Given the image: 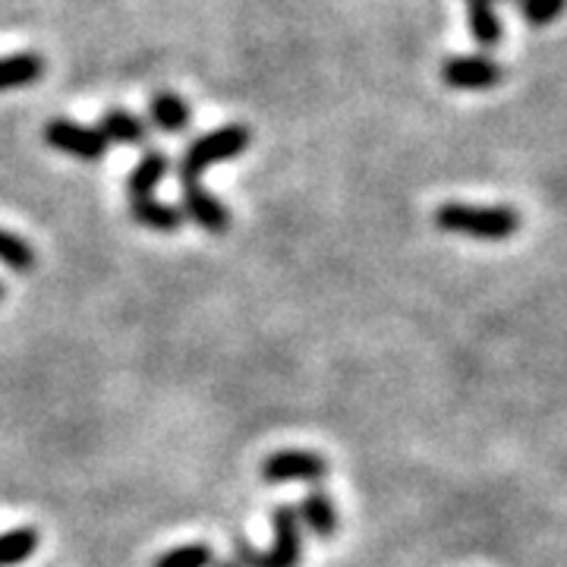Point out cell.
Instances as JSON below:
<instances>
[{"mask_svg": "<svg viewBox=\"0 0 567 567\" xmlns=\"http://www.w3.org/2000/svg\"><path fill=\"white\" fill-rule=\"evenodd\" d=\"M435 227L445 234L483 240V244H502L507 237H514L524 227V221L507 205L445 203L435 208Z\"/></svg>", "mask_w": 567, "mask_h": 567, "instance_id": "1", "label": "cell"}, {"mask_svg": "<svg viewBox=\"0 0 567 567\" xmlns=\"http://www.w3.org/2000/svg\"><path fill=\"white\" fill-rule=\"evenodd\" d=\"M275 546L268 551L252 548L246 536H234V565L237 567H300L303 558V524L297 507H275Z\"/></svg>", "mask_w": 567, "mask_h": 567, "instance_id": "2", "label": "cell"}, {"mask_svg": "<svg viewBox=\"0 0 567 567\" xmlns=\"http://www.w3.org/2000/svg\"><path fill=\"white\" fill-rule=\"evenodd\" d=\"M246 148H249V130L240 126V123H230V126L205 133L196 142H189L186 152H183L181 164H177L181 183H199V177L212 164L237 158V155H244Z\"/></svg>", "mask_w": 567, "mask_h": 567, "instance_id": "3", "label": "cell"}, {"mask_svg": "<svg viewBox=\"0 0 567 567\" xmlns=\"http://www.w3.org/2000/svg\"><path fill=\"white\" fill-rule=\"evenodd\" d=\"M442 80L451 89H464V92H483L505 80L502 63L492 61L486 54H457L442 63Z\"/></svg>", "mask_w": 567, "mask_h": 567, "instance_id": "4", "label": "cell"}, {"mask_svg": "<svg viewBox=\"0 0 567 567\" xmlns=\"http://www.w3.org/2000/svg\"><path fill=\"white\" fill-rule=\"evenodd\" d=\"M328 461L312 451H278L262 464L265 483H322Z\"/></svg>", "mask_w": 567, "mask_h": 567, "instance_id": "5", "label": "cell"}, {"mask_svg": "<svg viewBox=\"0 0 567 567\" xmlns=\"http://www.w3.org/2000/svg\"><path fill=\"white\" fill-rule=\"evenodd\" d=\"M44 142L58 148L63 155H73L80 162H99L107 152V142L102 140L99 130H89L73 121H51L44 126Z\"/></svg>", "mask_w": 567, "mask_h": 567, "instance_id": "6", "label": "cell"}, {"mask_svg": "<svg viewBox=\"0 0 567 567\" xmlns=\"http://www.w3.org/2000/svg\"><path fill=\"white\" fill-rule=\"evenodd\" d=\"M181 186L183 218L199 224L208 234H224L230 227V212H227V205L218 196H212L199 183H181Z\"/></svg>", "mask_w": 567, "mask_h": 567, "instance_id": "7", "label": "cell"}, {"mask_svg": "<svg viewBox=\"0 0 567 567\" xmlns=\"http://www.w3.org/2000/svg\"><path fill=\"white\" fill-rule=\"evenodd\" d=\"M297 514H300V524H306L319 539H331L338 533V507H334V502L324 495L322 488L306 492Z\"/></svg>", "mask_w": 567, "mask_h": 567, "instance_id": "8", "label": "cell"}, {"mask_svg": "<svg viewBox=\"0 0 567 567\" xmlns=\"http://www.w3.org/2000/svg\"><path fill=\"white\" fill-rule=\"evenodd\" d=\"M99 133H102V140L107 145L111 142H117V145H145V140H148V126L136 114L123 111V107L104 111L102 121H99Z\"/></svg>", "mask_w": 567, "mask_h": 567, "instance_id": "9", "label": "cell"}, {"mask_svg": "<svg viewBox=\"0 0 567 567\" xmlns=\"http://www.w3.org/2000/svg\"><path fill=\"white\" fill-rule=\"evenodd\" d=\"M167 171H171V158H167L164 152H145L140 158V164H136V167L130 171V177H126L130 203H133V199L152 196V189L167 177Z\"/></svg>", "mask_w": 567, "mask_h": 567, "instance_id": "10", "label": "cell"}, {"mask_svg": "<svg viewBox=\"0 0 567 567\" xmlns=\"http://www.w3.org/2000/svg\"><path fill=\"white\" fill-rule=\"evenodd\" d=\"M148 121L155 123L164 133H183L193 114H189V104L183 102L181 95L174 92H155L152 102H148Z\"/></svg>", "mask_w": 567, "mask_h": 567, "instance_id": "11", "label": "cell"}, {"mask_svg": "<svg viewBox=\"0 0 567 567\" xmlns=\"http://www.w3.org/2000/svg\"><path fill=\"white\" fill-rule=\"evenodd\" d=\"M130 215H133V221L136 224L148 227V230H158V234H174V230H181L183 224L181 208L158 203V199H152V196L133 199V203H130Z\"/></svg>", "mask_w": 567, "mask_h": 567, "instance_id": "12", "label": "cell"}, {"mask_svg": "<svg viewBox=\"0 0 567 567\" xmlns=\"http://www.w3.org/2000/svg\"><path fill=\"white\" fill-rule=\"evenodd\" d=\"M466 17H470V29H473V39L483 51H492L502 44V20H498V10L492 3H483V0H466Z\"/></svg>", "mask_w": 567, "mask_h": 567, "instance_id": "13", "label": "cell"}, {"mask_svg": "<svg viewBox=\"0 0 567 567\" xmlns=\"http://www.w3.org/2000/svg\"><path fill=\"white\" fill-rule=\"evenodd\" d=\"M44 76V61L39 54H10V58H0V92L7 89H20Z\"/></svg>", "mask_w": 567, "mask_h": 567, "instance_id": "14", "label": "cell"}, {"mask_svg": "<svg viewBox=\"0 0 567 567\" xmlns=\"http://www.w3.org/2000/svg\"><path fill=\"white\" fill-rule=\"evenodd\" d=\"M39 543V529L32 527H17L0 533V567H17L22 561H29L35 555Z\"/></svg>", "mask_w": 567, "mask_h": 567, "instance_id": "15", "label": "cell"}, {"mask_svg": "<svg viewBox=\"0 0 567 567\" xmlns=\"http://www.w3.org/2000/svg\"><path fill=\"white\" fill-rule=\"evenodd\" d=\"M0 262L7 265V268H13V271H32L35 268V249L25 244L22 237L17 234H10V230H0Z\"/></svg>", "mask_w": 567, "mask_h": 567, "instance_id": "16", "label": "cell"}, {"mask_svg": "<svg viewBox=\"0 0 567 567\" xmlns=\"http://www.w3.org/2000/svg\"><path fill=\"white\" fill-rule=\"evenodd\" d=\"M215 561V551L205 546V543H189V546L171 548L155 558L152 567H212Z\"/></svg>", "mask_w": 567, "mask_h": 567, "instance_id": "17", "label": "cell"}, {"mask_svg": "<svg viewBox=\"0 0 567 567\" xmlns=\"http://www.w3.org/2000/svg\"><path fill=\"white\" fill-rule=\"evenodd\" d=\"M567 0H517V10L529 25H548L565 13Z\"/></svg>", "mask_w": 567, "mask_h": 567, "instance_id": "18", "label": "cell"}, {"mask_svg": "<svg viewBox=\"0 0 567 567\" xmlns=\"http://www.w3.org/2000/svg\"><path fill=\"white\" fill-rule=\"evenodd\" d=\"M215 567H237L234 561H215Z\"/></svg>", "mask_w": 567, "mask_h": 567, "instance_id": "19", "label": "cell"}, {"mask_svg": "<svg viewBox=\"0 0 567 567\" xmlns=\"http://www.w3.org/2000/svg\"><path fill=\"white\" fill-rule=\"evenodd\" d=\"M483 3H492V7H498V3H502V0H483Z\"/></svg>", "mask_w": 567, "mask_h": 567, "instance_id": "20", "label": "cell"}, {"mask_svg": "<svg viewBox=\"0 0 567 567\" xmlns=\"http://www.w3.org/2000/svg\"><path fill=\"white\" fill-rule=\"evenodd\" d=\"M0 300H3V284H0Z\"/></svg>", "mask_w": 567, "mask_h": 567, "instance_id": "21", "label": "cell"}]
</instances>
